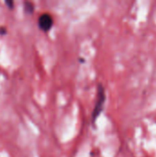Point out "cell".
Segmentation results:
<instances>
[{
    "mask_svg": "<svg viewBox=\"0 0 156 157\" xmlns=\"http://www.w3.org/2000/svg\"><path fill=\"white\" fill-rule=\"evenodd\" d=\"M6 5L8 6V8L12 9L14 7V2L13 1H6Z\"/></svg>",
    "mask_w": 156,
    "mask_h": 157,
    "instance_id": "obj_4",
    "label": "cell"
},
{
    "mask_svg": "<svg viewBox=\"0 0 156 157\" xmlns=\"http://www.w3.org/2000/svg\"><path fill=\"white\" fill-rule=\"evenodd\" d=\"M38 25H39V28L40 30L47 32L51 29V27L53 25V18L48 13L41 14L38 18Z\"/></svg>",
    "mask_w": 156,
    "mask_h": 157,
    "instance_id": "obj_2",
    "label": "cell"
},
{
    "mask_svg": "<svg viewBox=\"0 0 156 157\" xmlns=\"http://www.w3.org/2000/svg\"><path fill=\"white\" fill-rule=\"evenodd\" d=\"M105 102H106V90L105 87L101 84H99L97 89V101L92 112V122H95L96 120L99 117V115L103 111Z\"/></svg>",
    "mask_w": 156,
    "mask_h": 157,
    "instance_id": "obj_1",
    "label": "cell"
},
{
    "mask_svg": "<svg viewBox=\"0 0 156 157\" xmlns=\"http://www.w3.org/2000/svg\"><path fill=\"white\" fill-rule=\"evenodd\" d=\"M24 9H25L26 13L32 14L34 11V5L31 2H25L24 3Z\"/></svg>",
    "mask_w": 156,
    "mask_h": 157,
    "instance_id": "obj_3",
    "label": "cell"
},
{
    "mask_svg": "<svg viewBox=\"0 0 156 157\" xmlns=\"http://www.w3.org/2000/svg\"><path fill=\"white\" fill-rule=\"evenodd\" d=\"M6 32V29H5V28H1V29H0V34L3 35V34H5Z\"/></svg>",
    "mask_w": 156,
    "mask_h": 157,
    "instance_id": "obj_5",
    "label": "cell"
}]
</instances>
